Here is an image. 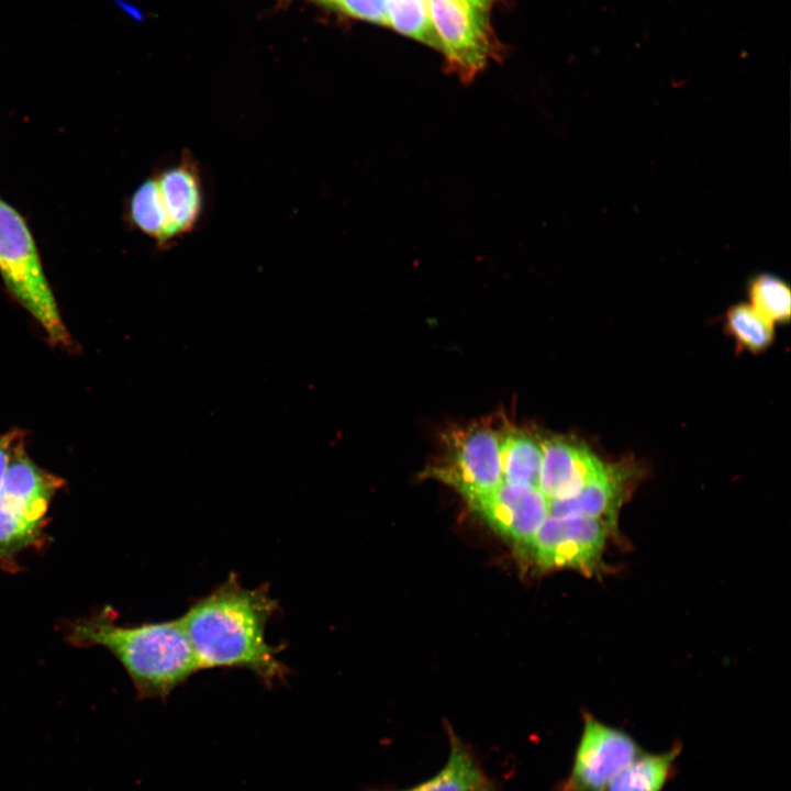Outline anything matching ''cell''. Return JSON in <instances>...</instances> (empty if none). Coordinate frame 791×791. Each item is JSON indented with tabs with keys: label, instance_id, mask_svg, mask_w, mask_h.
<instances>
[{
	"label": "cell",
	"instance_id": "cell-1",
	"mask_svg": "<svg viewBox=\"0 0 791 791\" xmlns=\"http://www.w3.org/2000/svg\"><path fill=\"white\" fill-rule=\"evenodd\" d=\"M278 612L267 583L246 588L232 572L194 600L180 620L201 670L245 669L271 687L289 675L277 657L281 646L266 639V628Z\"/></svg>",
	"mask_w": 791,
	"mask_h": 791
},
{
	"label": "cell",
	"instance_id": "cell-2",
	"mask_svg": "<svg viewBox=\"0 0 791 791\" xmlns=\"http://www.w3.org/2000/svg\"><path fill=\"white\" fill-rule=\"evenodd\" d=\"M67 639L78 647L99 646L127 672L138 699H160L200 671L194 650L179 619L120 625L109 609L77 619Z\"/></svg>",
	"mask_w": 791,
	"mask_h": 791
},
{
	"label": "cell",
	"instance_id": "cell-3",
	"mask_svg": "<svg viewBox=\"0 0 791 791\" xmlns=\"http://www.w3.org/2000/svg\"><path fill=\"white\" fill-rule=\"evenodd\" d=\"M63 484L27 456L25 446L14 454L0 487L1 569L16 571L23 552L44 545L48 511Z\"/></svg>",
	"mask_w": 791,
	"mask_h": 791
},
{
	"label": "cell",
	"instance_id": "cell-4",
	"mask_svg": "<svg viewBox=\"0 0 791 791\" xmlns=\"http://www.w3.org/2000/svg\"><path fill=\"white\" fill-rule=\"evenodd\" d=\"M0 275L14 299L37 321L51 343L69 346L70 334L45 276L23 216L0 198Z\"/></svg>",
	"mask_w": 791,
	"mask_h": 791
},
{
	"label": "cell",
	"instance_id": "cell-5",
	"mask_svg": "<svg viewBox=\"0 0 791 791\" xmlns=\"http://www.w3.org/2000/svg\"><path fill=\"white\" fill-rule=\"evenodd\" d=\"M428 475L454 487L471 504L502 482L500 433L483 423L449 431Z\"/></svg>",
	"mask_w": 791,
	"mask_h": 791
},
{
	"label": "cell",
	"instance_id": "cell-6",
	"mask_svg": "<svg viewBox=\"0 0 791 791\" xmlns=\"http://www.w3.org/2000/svg\"><path fill=\"white\" fill-rule=\"evenodd\" d=\"M428 12L447 70L470 82L497 55L489 11L460 0H428Z\"/></svg>",
	"mask_w": 791,
	"mask_h": 791
},
{
	"label": "cell",
	"instance_id": "cell-7",
	"mask_svg": "<svg viewBox=\"0 0 791 791\" xmlns=\"http://www.w3.org/2000/svg\"><path fill=\"white\" fill-rule=\"evenodd\" d=\"M568 776L555 791H604L643 749L625 731L586 714Z\"/></svg>",
	"mask_w": 791,
	"mask_h": 791
},
{
	"label": "cell",
	"instance_id": "cell-8",
	"mask_svg": "<svg viewBox=\"0 0 791 791\" xmlns=\"http://www.w3.org/2000/svg\"><path fill=\"white\" fill-rule=\"evenodd\" d=\"M610 523L583 515H548L534 536L530 552L542 568L594 571L601 562Z\"/></svg>",
	"mask_w": 791,
	"mask_h": 791
},
{
	"label": "cell",
	"instance_id": "cell-9",
	"mask_svg": "<svg viewBox=\"0 0 791 791\" xmlns=\"http://www.w3.org/2000/svg\"><path fill=\"white\" fill-rule=\"evenodd\" d=\"M470 505L503 536L530 549L535 534L548 516L549 501L538 487L503 481L494 491Z\"/></svg>",
	"mask_w": 791,
	"mask_h": 791
},
{
	"label": "cell",
	"instance_id": "cell-10",
	"mask_svg": "<svg viewBox=\"0 0 791 791\" xmlns=\"http://www.w3.org/2000/svg\"><path fill=\"white\" fill-rule=\"evenodd\" d=\"M539 442L542 466L538 488L548 501L576 495L603 467L591 449L578 439L552 435Z\"/></svg>",
	"mask_w": 791,
	"mask_h": 791
},
{
	"label": "cell",
	"instance_id": "cell-11",
	"mask_svg": "<svg viewBox=\"0 0 791 791\" xmlns=\"http://www.w3.org/2000/svg\"><path fill=\"white\" fill-rule=\"evenodd\" d=\"M638 474L637 466L626 460L603 464L599 474L576 495L549 501L548 515H583L615 526L617 513Z\"/></svg>",
	"mask_w": 791,
	"mask_h": 791
},
{
	"label": "cell",
	"instance_id": "cell-12",
	"mask_svg": "<svg viewBox=\"0 0 791 791\" xmlns=\"http://www.w3.org/2000/svg\"><path fill=\"white\" fill-rule=\"evenodd\" d=\"M175 242L191 233L204 209L202 177L189 152L155 175Z\"/></svg>",
	"mask_w": 791,
	"mask_h": 791
},
{
	"label": "cell",
	"instance_id": "cell-13",
	"mask_svg": "<svg viewBox=\"0 0 791 791\" xmlns=\"http://www.w3.org/2000/svg\"><path fill=\"white\" fill-rule=\"evenodd\" d=\"M449 755L444 767L432 778L401 790L367 791H481L488 779L466 744L449 728Z\"/></svg>",
	"mask_w": 791,
	"mask_h": 791
},
{
	"label": "cell",
	"instance_id": "cell-14",
	"mask_svg": "<svg viewBox=\"0 0 791 791\" xmlns=\"http://www.w3.org/2000/svg\"><path fill=\"white\" fill-rule=\"evenodd\" d=\"M682 747L675 744L662 753L642 751L608 784L604 791H662L677 773Z\"/></svg>",
	"mask_w": 791,
	"mask_h": 791
},
{
	"label": "cell",
	"instance_id": "cell-15",
	"mask_svg": "<svg viewBox=\"0 0 791 791\" xmlns=\"http://www.w3.org/2000/svg\"><path fill=\"white\" fill-rule=\"evenodd\" d=\"M500 461L504 482L538 487L542 447L528 432L506 427L500 433Z\"/></svg>",
	"mask_w": 791,
	"mask_h": 791
},
{
	"label": "cell",
	"instance_id": "cell-16",
	"mask_svg": "<svg viewBox=\"0 0 791 791\" xmlns=\"http://www.w3.org/2000/svg\"><path fill=\"white\" fill-rule=\"evenodd\" d=\"M130 218L135 227L156 242L160 248L175 245L156 177H149L130 200Z\"/></svg>",
	"mask_w": 791,
	"mask_h": 791
},
{
	"label": "cell",
	"instance_id": "cell-17",
	"mask_svg": "<svg viewBox=\"0 0 791 791\" xmlns=\"http://www.w3.org/2000/svg\"><path fill=\"white\" fill-rule=\"evenodd\" d=\"M725 326L739 349L754 354L765 352L775 341L773 324L749 304L732 307L727 311Z\"/></svg>",
	"mask_w": 791,
	"mask_h": 791
},
{
	"label": "cell",
	"instance_id": "cell-18",
	"mask_svg": "<svg viewBox=\"0 0 791 791\" xmlns=\"http://www.w3.org/2000/svg\"><path fill=\"white\" fill-rule=\"evenodd\" d=\"M388 26L433 48L439 42L431 22L428 0H388Z\"/></svg>",
	"mask_w": 791,
	"mask_h": 791
},
{
	"label": "cell",
	"instance_id": "cell-19",
	"mask_svg": "<svg viewBox=\"0 0 791 791\" xmlns=\"http://www.w3.org/2000/svg\"><path fill=\"white\" fill-rule=\"evenodd\" d=\"M750 307L771 324L790 321L791 292L789 286L776 276L760 275L749 285Z\"/></svg>",
	"mask_w": 791,
	"mask_h": 791
},
{
	"label": "cell",
	"instance_id": "cell-20",
	"mask_svg": "<svg viewBox=\"0 0 791 791\" xmlns=\"http://www.w3.org/2000/svg\"><path fill=\"white\" fill-rule=\"evenodd\" d=\"M388 0H334L333 7L350 16L388 25Z\"/></svg>",
	"mask_w": 791,
	"mask_h": 791
},
{
	"label": "cell",
	"instance_id": "cell-21",
	"mask_svg": "<svg viewBox=\"0 0 791 791\" xmlns=\"http://www.w3.org/2000/svg\"><path fill=\"white\" fill-rule=\"evenodd\" d=\"M23 446H25V434L20 430L0 435V487L14 454Z\"/></svg>",
	"mask_w": 791,
	"mask_h": 791
},
{
	"label": "cell",
	"instance_id": "cell-22",
	"mask_svg": "<svg viewBox=\"0 0 791 791\" xmlns=\"http://www.w3.org/2000/svg\"><path fill=\"white\" fill-rule=\"evenodd\" d=\"M460 1L467 2L477 8H481V9L490 11V9L495 0H460Z\"/></svg>",
	"mask_w": 791,
	"mask_h": 791
},
{
	"label": "cell",
	"instance_id": "cell-23",
	"mask_svg": "<svg viewBox=\"0 0 791 791\" xmlns=\"http://www.w3.org/2000/svg\"><path fill=\"white\" fill-rule=\"evenodd\" d=\"M481 791H495L493 784L488 780Z\"/></svg>",
	"mask_w": 791,
	"mask_h": 791
},
{
	"label": "cell",
	"instance_id": "cell-24",
	"mask_svg": "<svg viewBox=\"0 0 791 791\" xmlns=\"http://www.w3.org/2000/svg\"><path fill=\"white\" fill-rule=\"evenodd\" d=\"M317 1H321V2H323L325 4H330V5H333V2H334V0H317Z\"/></svg>",
	"mask_w": 791,
	"mask_h": 791
}]
</instances>
